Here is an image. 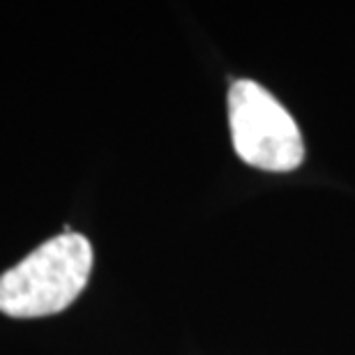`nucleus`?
Masks as SVG:
<instances>
[{
  "label": "nucleus",
  "mask_w": 355,
  "mask_h": 355,
  "mask_svg": "<svg viewBox=\"0 0 355 355\" xmlns=\"http://www.w3.org/2000/svg\"><path fill=\"white\" fill-rule=\"evenodd\" d=\"M90 272V240L74 231L60 233L0 277V311L12 318L58 314L86 288Z\"/></svg>",
  "instance_id": "obj_1"
},
{
  "label": "nucleus",
  "mask_w": 355,
  "mask_h": 355,
  "mask_svg": "<svg viewBox=\"0 0 355 355\" xmlns=\"http://www.w3.org/2000/svg\"><path fill=\"white\" fill-rule=\"evenodd\" d=\"M229 125L238 157L272 173L302 164L300 130L282 102L254 81H236L229 90Z\"/></svg>",
  "instance_id": "obj_2"
}]
</instances>
